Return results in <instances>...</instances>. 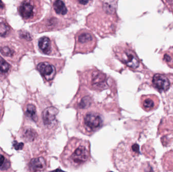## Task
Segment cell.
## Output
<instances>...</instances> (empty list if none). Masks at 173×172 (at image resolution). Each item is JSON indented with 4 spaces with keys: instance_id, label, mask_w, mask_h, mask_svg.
<instances>
[{
    "instance_id": "1",
    "label": "cell",
    "mask_w": 173,
    "mask_h": 172,
    "mask_svg": "<svg viewBox=\"0 0 173 172\" xmlns=\"http://www.w3.org/2000/svg\"><path fill=\"white\" fill-rule=\"evenodd\" d=\"M118 8L116 0H95L94 11L85 17V25L101 39L116 36L122 22Z\"/></svg>"
},
{
    "instance_id": "2",
    "label": "cell",
    "mask_w": 173,
    "mask_h": 172,
    "mask_svg": "<svg viewBox=\"0 0 173 172\" xmlns=\"http://www.w3.org/2000/svg\"><path fill=\"white\" fill-rule=\"evenodd\" d=\"M89 142L73 138L69 140L61 155L63 165L67 168L76 169L81 167L90 160Z\"/></svg>"
},
{
    "instance_id": "3",
    "label": "cell",
    "mask_w": 173,
    "mask_h": 172,
    "mask_svg": "<svg viewBox=\"0 0 173 172\" xmlns=\"http://www.w3.org/2000/svg\"><path fill=\"white\" fill-rule=\"evenodd\" d=\"M73 38L75 43L72 56L78 54L93 53L98 46V39L93 31L88 29H81L76 31Z\"/></svg>"
},
{
    "instance_id": "4",
    "label": "cell",
    "mask_w": 173,
    "mask_h": 172,
    "mask_svg": "<svg viewBox=\"0 0 173 172\" xmlns=\"http://www.w3.org/2000/svg\"><path fill=\"white\" fill-rule=\"evenodd\" d=\"M112 55L121 63L132 69L140 66V60L130 44L120 41L112 47Z\"/></svg>"
},
{
    "instance_id": "5",
    "label": "cell",
    "mask_w": 173,
    "mask_h": 172,
    "mask_svg": "<svg viewBox=\"0 0 173 172\" xmlns=\"http://www.w3.org/2000/svg\"><path fill=\"white\" fill-rule=\"evenodd\" d=\"M65 63V59L44 58L37 64V69L46 81H50L63 69Z\"/></svg>"
},
{
    "instance_id": "6",
    "label": "cell",
    "mask_w": 173,
    "mask_h": 172,
    "mask_svg": "<svg viewBox=\"0 0 173 172\" xmlns=\"http://www.w3.org/2000/svg\"><path fill=\"white\" fill-rule=\"evenodd\" d=\"M73 24H75V23L58 16L50 10L41 23V30L46 32L61 31L67 29Z\"/></svg>"
},
{
    "instance_id": "7",
    "label": "cell",
    "mask_w": 173,
    "mask_h": 172,
    "mask_svg": "<svg viewBox=\"0 0 173 172\" xmlns=\"http://www.w3.org/2000/svg\"><path fill=\"white\" fill-rule=\"evenodd\" d=\"M50 10L62 18L77 23V12L67 4L66 0H50Z\"/></svg>"
},
{
    "instance_id": "8",
    "label": "cell",
    "mask_w": 173,
    "mask_h": 172,
    "mask_svg": "<svg viewBox=\"0 0 173 172\" xmlns=\"http://www.w3.org/2000/svg\"><path fill=\"white\" fill-rule=\"evenodd\" d=\"M81 127L87 133L91 134L97 131L103 125V117L97 111H88L83 114L81 118Z\"/></svg>"
},
{
    "instance_id": "9",
    "label": "cell",
    "mask_w": 173,
    "mask_h": 172,
    "mask_svg": "<svg viewBox=\"0 0 173 172\" xmlns=\"http://www.w3.org/2000/svg\"><path fill=\"white\" fill-rule=\"evenodd\" d=\"M43 8L39 0H29L23 3L19 7V13L25 19H33L41 17Z\"/></svg>"
},
{
    "instance_id": "10",
    "label": "cell",
    "mask_w": 173,
    "mask_h": 172,
    "mask_svg": "<svg viewBox=\"0 0 173 172\" xmlns=\"http://www.w3.org/2000/svg\"><path fill=\"white\" fill-rule=\"evenodd\" d=\"M38 47L40 51L44 55L58 57L62 56L55 38L53 37H41L38 41Z\"/></svg>"
},
{
    "instance_id": "11",
    "label": "cell",
    "mask_w": 173,
    "mask_h": 172,
    "mask_svg": "<svg viewBox=\"0 0 173 172\" xmlns=\"http://www.w3.org/2000/svg\"><path fill=\"white\" fill-rule=\"evenodd\" d=\"M84 74L90 77L91 86L95 89H104L107 87L106 74L96 67H89L85 69Z\"/></svg>"
},
{
    "instance_id": "12",
    "label": "cell",
    "mask_w": 173,
    "mask_h": 172,
    "mask_svg": "<svg viewBox=\"0 0 173 172\" xmlns=\"http://www.w3.org/2000/svg\"><path fill=\"white\" fill-rule=\"evenodd\" d=\"M58 110L55 107H50L46 108L42 113L43 123L46 126L50 128L54 126L57 122Z\"/></svg>"
},
{
    "instance_id": "13",
    "label": "cell",
    "mask_w": 173,
    "mask_h": 172,
    "mask_svg": "<svg viewBox=\"0 0 173 172\" xmlns=\"http://www.w3.org/2000/svg\"><path fill=\"white\" fill-rule=\"evenodd\" d=\"M159 103V98L155 95H143L141 97V106L145 111H151L156 109Z\"/></svg>"
},
{
    "instance_id": "14",
    "label": "cell",
    "mask_w": 173,
    "mask_h": 172,
    "mask_svg": "<svg viewBox=\"0 0 173 172\" xmlns=\"http://www.w3.org/2000/svg\"><path fill=\"white\" fill-rule=\"evenodd\" d=\"M153 85L159 91H165L169 89L171 85V81L167 75L161 74H156L152 79Z\"/></svg>"
},
{
    "instance_id": "15",
    "label": "cell",
    "mask_w": 173,
    "mask_h": 172,
    "mask_svg": "<svg viewBox=\"0 0 173 172\" xmlns=\"http://www.w3.org/2000/svg\"><path fill=\"white\" fill-rule=\"evenodd\" d=\"M67 4L77 12L92 6L94 0H66Z\"/></svg>"
},
{
    "instance_id": "16",
    "label": "cell",
    "mask_w": 173,
    "mask_h": 172,
    "mask_svg": "<svg viewBox=\"0 0 173 172\" xmlns=\"http://www.w3.org/2000/svg\"><path fill=\"white\" fill-rule=\"evenodd\" d=\"M29 168L33 171H42L46 168V162L42 157L35 158L30 162Z\"/></svg>"
},
{
    "instance_id": "17",
    "label": "cell",
    "mask_w": 173,
    "mask_h": 172,
    "mask_svg": "<svg viewBox=\"0 0 173 172\" xmlns=\"http://www.w3.org/2000/svg\"><path fill=\"white\" fill-rule=\"evenodd\" d=\"M25 114L33 121H37L38 120L37 109L35 105L33 104H29L27 105L25 111Z\"/></svg>"
},
{
    "instance_id": "18",
    "label": "cell",
    "mask_w": 173,
    "mask_h": 172,
    "mask_svg": "<svg viewBox=\"0 0 173 172\" xmlns=\"http://www.w3.org/2000/svg\"><path fill=\"white\" fill-rule=\"evenodd\" d=\"M10 30V27L4 21L0 20V36H6Z\"/></svg>"
},
{
    "instance_id": "19",
    "label": "cell",
    "mask_w": 173,
    "mask_h": 172,
    "mask_svg": "<svg viewBox=\"0 0 173 172\" xmlns=\"http://www.w3.org/2000/svg\"><path fill=\"white\" fill-rule=\"evenodd\" d=\"M10 66L6 61L0 57V72L2 73H7L8 72Z\"/></svg>"
},
{
    "instance_id": "20",
    "label": "cell",
    "mask_w": 173,
    "mask_h": 172,
    "mask_svg": "<svg viewBox=\"0 0 173 172\" xmlns=\"http://www.w3.org/2000/svg\"><path fill=\"white\" fill-rule=\"evenodd\" d=\"M25 138L29 141H32L35 139V138L37 136L36 132L31 129H28L25 131L24 134Z\"/></svg>"
},
{
    "instance_id": "21",
    "label": "cell",
    "mask_w": 173,
    "mask_h": 172,
    "mask_svg": "<svg viewBox=\"0 0 173 172\" xmlns=\"http://www.w3.org/2000/svg\"><path fill=\"white\" fill-rule=\"evenodd\" d=\"M10 167V163L8 162L4 156L0 155V169L2 170H6Z\"/></svg>"
},
{
    "instance_id": "22",
    "label": "cell",
    "mask_w": 173,
    "mask_h": 172,
    "mask_svg": "<svg viewBox=\"0 0 173 172\" xmlns=\"http://www.w3.org/2000/svg\"><path fill=\"white\" fill-rule=\"evenodd\" d=\"M1 53L7 57H11L14 54V51L8 47H3L1 49Z\"/></svg>"
},
{
    "instance_id": "23",
    "label": "cell",
    "mask_w": 173,
    "mask_h": 172,
    "mask_svg": "<svg viewBox=\"0 0 173 172\" xmlns=\"http://www.w3.org/2000/svg\"><path fill=\"white\" fill-rule=\"evenodd\" d=\"M21 37L23 39H25L28 41H31L33 39L32 37L31 36L30 33L27 31H25L21 33Z\"/></svg>"
},
{
    "instance_id": "24",
    "label": "cell",
    "mask_w": 173,
    "mask_h": 172,
    "mask_svg": "<svg viewBox=\"0 0 173 172\" xmlns=\"http://www.w3.org/2000/svg\"><path fill=\"white\" fill-rule=\"evenodd\" d=\"M13 145L16 150H21L23 149V146H24V144L23 142L19 143L16 141H14L13 143Z\"/></svg>"
},
{
    "instance_id": "25",
    "label": "cell",
    "mask_w": 173,
    "mask_h": 172,
    "mask_svg": "<svg viewBox=\"0 0 173 172\" xmlns=\"http://www.w3.org/2000/svg\"><path fill=\"white\" fill-rule=\"evenodd\" d=\"M4 7V4L2 2V0H0V9H2Z\"/></svg>"
},
{
    "instance_id": "26",
    "label": "cell",
    "mask_w": 173,
    "mask_h": 172,
    "mask_svg": "<svg viewBox=\"0 0 173 172\" xmlns=\"http://www.w3.org/2000/svg\"><path fill=\"white\" fill-rule=\"evenodd\" d=\"M170 65L171 66H172V67H173V61H172V62H171V63L170 64Z\"/></svg>"
},
{
    "instance_id": "27",
    "label": "cell",
    "mask_w": 173,
    "mask_h": 172,
    "mask_svg": "<svg viewBox=\"0 0 173 172\" xmlns=\"http://www.w3.org/2000/svg\"><path fill=\"white\" fill-rule=\"evenodd\" d=\"M1 109H0V116H1Z\"/></svg>"
},
{
    "instance_id": "28",
    "label": "cell",
    "mask_w": 173,
    "mask_h": 172,
    "mask_svg": "<svg viewBox=\"0 0 173 172\" xmlns=\"http://www.w3.org/2000/svg\"><path fill=\"white\" fill-rule=\"evenodd\" d=\"M116 1H118H118H119V0H116Z\"/></svg>"
}]
</instances>
